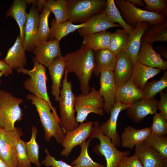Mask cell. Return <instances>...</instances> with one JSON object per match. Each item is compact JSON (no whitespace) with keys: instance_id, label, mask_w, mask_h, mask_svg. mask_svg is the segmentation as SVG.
Here are the masks:
<instances>
[{"instance_id":"6da1fadb","label":"cell","mask_w":167,"mask_h":167,"mask_svg":"<svg viewBox=\"0 0 167 167\" xmlns=\"http://www.w3.org/2000/svg\"><path fill=\"white\" fill-rule=\"evenodd\" d=\"M64 57L65 70L68 74H75L80 83V89L83 94L88 93L89 82L95 66V52L82 45L77 50L66 54Z\"/></svg>"},{"instance_id":"7a4b0ae2","label":"cell","mask_w":167,"mask_h":167,"mask_svg":"<svg viewBox=\"0 0 167 167\" xmlns=\"http://www.w3.org/2000/svg\"><path fill=\"white\" fill-rule=\"evenodd\" d=\"M26 99L30 100L36 108L45 131V140L49 142L53 137L58 143H61L66 133L60 125V118L56 109L32 94H28Z\"/></svg>"},{"instance_id":"3957f363","label":"cell","mask_w":167,"mask_h":167,"mask_svg":"<svg viewBox=\"0 0 167 167\" xmlns=\"http://www.w3.org/2000/svg\"><path fill=\"white\" fill-rule=\"evenodd\" d=\"M68 75L65 71L58 101L60 125L65 133L73 130L78 126L75 115L74 103L76 96L72 92L71 82L68 80Z\"/></svg>"},{"instance_id":"277c9868","label":"cell","mask_w":167,"mask_h":167,"mask_svg":"<svg viewBox=\"0 0 167 167\" xmlns=\"http://www.w3.org/2000/svg\"><path fill=\"white\" fill-rule=\"evenodd\" d=\"M114 1L125 21L132 27H135L143 22L151 25L162 24L167 22V15L142 10L128 0H115Z\"/></svg>"},{"instance_id":"5b68a950","label":"cell","mask_w":167,"mask_h":167,"mask_svg":"<svg viewBox=\"0 0 167 167\" xmlns=\"http://www.w3.org/2000/svg\"><path fill=\"white\" fill-rule=\"evenodd\" d=\"M100 123L96 120L93 122V129L90 138H96L100 144L96 145L93 152L100 156H103L106 161L105 167H118L121 160L124 157L129 156L130 152L118 150L111 142L110 138L105 135L100 130Z\"/></svg>"},{"instance_id":"8992f818","label":"cell","mask_w":167,"mask_h":167,"mask_svg":"<svg viewBox=\"0 0 167 167\" xmlns=\"http://www.w3.org/2000/svg\"><path fill=\"white\" fill-rule=\"evenodd\" d=\"M33 62L34 67L32 70L22 67L17 70L18 73L27 74L30 76L24 82V87L37 97L47 102L51 107H54L48 94L45 66L38 62L34 57L33 58Z\"/></svg>"},{"instance_id":"52a82bcc","label":"cell","mask_w":167,"mask_h":167,"mask_svg":"<svg viewBox=\"0 0 167 167\" xmlns=\"http://www.w3.org/2000/svg\"><path fill=\"white\" fill-rule=\"evenodd\" d=\"M68 20L72 23H85L93 16L103 12L107 0H66Z\"/></svg>"},{"instance_id":"ba28073f","label":"cell","mask_w":167,"mask_h":167,"mask_svg":"<svg viewBox=\"0 0 167 167\" xmlns=\"http://www.w3.org/2000/svg\"><path fill=\"white\" fill-rule=\"evenodd\" d=\"M104 100L99 91L94 86L91 88L87 94H79L75 97L74 108L77 112L76 119L80 123L86 120L88 115L93 113L104 114Z\"/></svg>"},{"instance_id":"9c48e42d","label":"cell","mask_w":167,"mask_h":167,"mask_svg":"<svg viewBox=\"0 0 167 167\" xmlns=\"http://www.w3.org/2000/svg\"><path fill=\"white\" fill-rule=\"evenodd\" d=\"M23 101L9 92L0 90V117L4 122L6 131L15 130V122L21 120L23 114L19 105Z\"/></svg>"},{"instance_id":"30bf717a","label":"cell","mask_w":167,"mask_h":167,"mask_svg":"<svg viewBox=\"0 0 167 167\" xmlns=\"http://www.w3.org/2000/svg\"><path fill=\"white\" fill-rule=\"evenodd\" d=\"M23 135L19 128L12 131L0 129V157L9 167H17L16 143Z\"/></svg>"},{"instance_id":"8fae6325","label":"cell","mask_w":167,"mask_h":167,"mask_svg":"<svg viewBox=\"0 0 167 167\" xmlns=\"http://www.w3.org/2000/svg\"><path fill=\"white\" fill-rule=\"evenodd\" d=\"M93 125V122L92 121L83 122L73 130L66 132L61 143L64 149L61 155L68 157L75 147L86 141L90 136Z\"/></svg>"},{"instance_id":"7c38bea8","label":"cell","mask_w":167,"mask_h":167,"mask_svg":"<svg viewBox=\"0 0 167 167\" xmlns=\"http://www.w3.org/2000/svg\"><path fill=\"white\" fill-rule=\"evenodd\" d=\"M32 4L25 26L23 44L26 51L32 52L39 43L38 27L40 14L36 5Z\"/></svg>"},{"instance_id":"4fadbf2b","label":"cell","mask_w":167,"mask_h":167,"mask_svg":"<svg viewBox=\"0 0 167 167\" xmlns=\"http://www.w3.org/2000/svg\"><path fill=\"white\" fill-rule=\"evenodd\" d=\"M100 88L99 90L104 100V111L110 113V110L115 104V100L118 88L113 71L105 70L100 74Z\"/></svg>"},{"instance_id":"5bb4252c","label":"cell","mask_w":167,"mask_h":167,"mask_svg":"<svg viewBox=\"0 0 167 167\" xmlns=\"http://www.w3.org/2000/svg\"><path fill=\"white\" fill-rule=\"evenodd\" d=\"M130 105L119 102L115 103L110 110L109 119L99 126L101 131L110 138L111 142L115 147L121 146L120 137L117 131V121L119 114L122 111Z\"/></svg>"},{"instance_id":"9a60e30c","label":"cell","mask_w":167,"mask_h":167,"mask_svg":"<svg viewBox=\"0 0 167 167\" xmlns=\"http://www.w3.org/2000/svg\"><path fill=\"white\" fill-rule=\"evenodd\" d=\"M59 42L57 39H54L39 42L32 52L36 59L48 67L56 58L62 55Z\"/></svg>"},{"instance_id":"2e32d148","label":"cell","mask_w":167,"mask_h":167,"mask_svg":"<svg viewBox=\"0 0 167 167\" xmlns=\"http://www.w3.org/2000/svg\"><path fill=\"white\" fill-rule=\"evenodd\" d=\"M158 101L157 99L155 98L139 100L126 109V115L133 122L139 123L148 115L156 113Z\"/></svg>"},{"instance_id":"e0dca14e","label":"cell","mask_w":167,"mask_h":167,"mask_svg":"<svg viewBox=\"0 0 167 167\" xmlns=\"http://www.w3.org/2000/svg\"><path fill=\"white\" fill-rule=\"evenodd\" d=\"M137 61L141 64L152 68L163 70L167 69V61L163 59L161 56L154 50L152 44L142 39Z\"/></svg>"},{"instance_id":"ac0fdd59","label":"cell","mask_w":167,"mask_h":167,"mask_svg":"<svg viewBox=\"0 0 167 167\" xmlns=\"http://www.w3.org/2000/svg\"><path fill=\"white\" fill-rule=\"evenodd\" d=\"M113 72V76L118 86L123 85L130 80L133 65L129 56L125 52L118 53Z\"/></svg>"},{"instance_id":"d6986e66","label":"cell","mask_w":167,"mask_h":167,"mask_svg":"<svg viewBox=\"0 0 167 167\" xmlns=\"http://www.w3.org/2000/svg\"><path fill=\"white\" fill-rule=\"evenodd\" d=\"M85 23V27L77 30L82 36L107 30L110 28L121 27L119 24L111 23L104 12L93 16Z\"/></svg>"},{"instance_id":"ffe728a7","label":"cell","mask_w":167,"mask_h":167,"mask_svg":"<svg viewBox=\"0 0 167 167\" xmlns=\"http://www.w3.org/2000/svg\"><path fill=\"white\" fill-rule=\"evenodd\" d=\"M23 41L19 35L17 36L12 46L8 49L6 57L2 60L12 69L24 67L27 60Z\"/></svg>"},{"instance_id":"44dd1931","label":"cell","mask_w":167,"mask_h":167,"mask_svg":"<svg viewBox=\"0 0 167 167\" xmlns=\"http://www.w3.org/2000/svg\"><path fill=\"white\" fill-rule=\"evenodd\" d=\"M135 153L138 156L143 167H166L160 155L144 141L135 147Z\"/></svg>"},{"instance_id":"7402d4cb","label":"cell","mask_w":167,"mask_h":167,"mask_svg":"<svg viewBox=\"0 0 167 167\" xmlns=\"http://www.w3.org/2000/svg\"><path fill=\"white\" fill-rule=\"evenodd\" d=\"M150 133L149 127L137 129L129 125L124 129L120 137L121 146L133 149L137 144L144 141Z\"/></svg>"},{"instance_id":"603a6c76","label":"cell","mask_w":167,"mask_h":167,"mask_svg":"<svg viewBox=\"0 0 167 167\" xmlns=\"http://www.w3.org/2000/svg\"><path fill=\"white\" fill-rule=\"evenodd\" d=\"M48 68L52 82L51 94L54 97L55 101H58L60 97L61 81L65 70L63 56L61 55L56 58Z\"/></svg>"},{"instance_id":"cb8c5ba5","label":"cell","mask_w":167,"mask_h":167,"mask_svg":"<svg viewBox=\"0 0 167 167\" xmlns=\"http://www.w3.org/2000/svg\"><path fill=\"white\" fill-rule=\"evenodd\" d=\"M145 98L142 90L138 88L131 80L118 87L115 102L131 105L136 101Z\"/></svg>"},{"instance_id":"d4e9b609","label":"cell","mask_w":167,"mask_h":167,"mask_svg":"<svg viewBox=\"0 0 167 167\" xmlns=\"http://www.w3.org/2000/svg\"><path fill=\"white\" fill-rule=\"evenodd\" d=\"M150 25L147 22H142L135 27L130 35L127 45L124 52L130 57L133 66L138 62V54L140 48L142 36Z\"/></svg>"},{"instance_id":"484cf974","label":"cell","mask_w":167,"mask_h":167,"mask_svg":"<svg viewBox=\"0 0 167 167\" xmlns=\"http://www.w3.org/2000/svg\"><path fill=\"white\" fill-rule=\"evenodd\" d=\"M27 4L26 0H14L10 8L6 12V18H13L18 24L20 30L19 35L23 42L28 14L26 11Z\"/></svg>"},{"instance_id":"4316f807","label":"cell","mask_w":167,"mask_h":167,"mask_svg":"<svg viewBox=\"0 0 167 167\" xmlns=\"http://www.w3.org/2000/svg\"><path fill=\"white\" fill-rule=\"evenodd\" d=\"M161 71L159 69L152 68L138 62L133 66L130 80L138 88L142 90L149 79Z\"/></svg>"},{"instance_id":"83f0119b","label":"cell","mask_w":167,"mask_h":167,"mask_svg":"<svg viewBox=\"0 0 167 167\" xmlns=\"http://www.w3.org/2000/svg\"><path fill=\"white\" fill-rule=\"evenodd\" d=\"M116 61V56L107 49H101L96 52L93 74L97 76L105 70L113 71Z\"/></svg>"},{"instance_id":"f1b7e54d","label":"cell","mask_w":167,"mask_h":167,"mask_svg":"<svg viewBox=\"0 0 167 167\" xmlns=\"http://www.w3.org/2000/svg\"><path fill=\"white\" fill-rule=\"evenodd\" d=\"M112 32L105 30L83 36L82 45L89 47L95 52L107 49L109 44Z\"/></svg>"},{"instance_id":"f546056e","label":"cell","mask_w":167,"mask_h":167,"mask_svg":"<svg viewBox=\"0 0 167 167\" xmlns=\"http://www.w3.org/2000/svg\"><path fill=\"white\" fill-rule=\"evenodd\" d=\"M51 24V27L48 39L49 41L57 39L60 41L68 34L85 25V23L75 24L68 20L62 23H57L55 19L52 20Z\"/></svg>"},{"instance_id":"4dcf8cb0","label":"cell","mask_w":167,"mask_h":167,"mask_svg":"<svg viewBox=\"0 0 167 167\" xmlns=\"http://www.w3.org/2000/svg\"><path fill=\"white\" fill-rule=\"evenodd\" d=\"M141 39L152 44L155 42H167V22L162 24L150 25Z\"/></svg>"},{"instance_id":"1f68e13d","label":"cell","mask_w":167,"mask_h":167,"mask_svg":"<svg viewBox=\"0 0 167 167\" xmlns=\"http://www.w3.org/2000/svg\"><path fill=\"white\" fill-rule=\"evenodd\" d=\"M43 8H46L54 15L57 23L68 20V13L66 0H44Z\"/></svg>"},{"instance_id":"d6a6232c","label":"cell","mask_w":167,"mask_h":167,"mask_svg":"<svg viewBox=\"0 0 167 167\" xmlns=\"http://www.w3.org/2000/svg\"><path fill=\"white\" fill-rule=\"evenodd\" d=\"M104 12L109 20L112 23H118L124 30L129 35L131 34L135 27H132L125 21L117 7L114 0H107Z\"/></svg>"},{"instance_id":"836d02e7","label":"cell","mask_w":167,"mask_h":167,"mask_svg":"<svg viewBox=\"0 0 167 167\" xmlns=\"http://www.w3.org/2000/svg\"><path fill=\"white\" fill-rule=\"evenodd\" d=\"M130 35L123 29H118L112 33L107 49L115 56L123 52L127 45Z\"/></svg>"},{"instance_id":"e575fe53","label":"cell","mask_w":167,"mask_h":167,"mask_svg":"<svg viewBox=\"0 0 167 167\" xmlns=\"http://www.w3.org/2000/svg\"><path fill=\"white\" fill-rule=\"evenodd\" d=\"M144 142L159 153L165 166L167 167V137L166 135L160 136L150 133Z\"/></svg>"},{"instance_id":"d590c367","label":"cell","mask_w":167,"mask_h":167,"mask_svg":"<svg viewBox=\"0 0 167 167\" xmlns=\"http://www.w3.org/2000/svg\"><path fill=\"white\" fill-rule=\"evenodd\" d=\"M92 139L89 138L87 141L81 144L79 155L70 164V165L77 167H105L104 165L94 162L89 156L88 148Z\"/></svg>"},{"instance_id":"8d00e7d4","label":"cell","mask_w":167,"mask_h":167,"mask_svg":"<svg viewBox=\"0 0 167 167\" xmlns=\"http://www.w3.org/2000/svg\"><path fill=\"white\" fill-rule=\"evenodd\" d=\"M167 87V71H165L162 76L158 80L147 82L142 90L145 98H154L156 95Z\"/></svg>"},{"instance_id":"74e56055","label":"cell","mask_w":167,"mask_h":167,"mask_svg":"<svg viewBox=\"0 0 167 167\" xmlns=\"http://www.w3.org/2000/svg\"><path fill=\"white\" fill-rule=\"evenodd\" d=\"M31 131L30 140L25 142L27 154L31 163L34 164L37 167H41L39 160V145L36 140L38 131L35 126H32Z\"/></svg>"},{"instance_id":"f35d334b","label":"cell","mask_w":167,"mask_h":167,"mask_svg":"<svg viewBox=\"0 0 167 167\" xmlns=\"http://www.w3.org/2000/svg\"><path fill=\"white\" fill-rule=\"evenodd\" d=\"M50 13L49 10L44 8L40 15L38 27L39 42L47 41L48 39L50 32L48 19Z\"/></svg>"},{"instance_id":"ab89813d","label":"cell","mask_w":167,"mask_h":167,"mask_svg":"<svg viewBox=\"0 0 167 167\" xmlns=\"http://www.w3.org/2000/svg\"><path fill=\"white\" fill-rule=\"evenodd\" d=\"M17 167H31L26 148L25 142L19 138L16 143Z\"/></svg>"},{"instance_id":"60d3db41","label":"cell","mask_w":167,"mask_h":167,"mask_svg":"<svg viewBox=\"0 0 167 167\" xmlns=\"http://www.w3.org/2000/svg\"><path fill=\"white\" fill-rule=\"evenodd\" d=\"M149 128L151 134L165 135L167 134V120L161 113L156 112L153 117L152 123Z\"/></svg>"},{"instance_id":"b9f144b4","label":"cell","mask_w":167,"mask_h":167,"mask_svg":"<svg viewBox=\"0 0 167 167\" xmlns=\"http://www.w3.org/2000/svg\"><path fill=\"white\" fill-rule=\"evenodd\" d=\"M145 10L161 15H167V0H144Z\"/></svg>"},{"instance_id":"7bdbcfd3","label":"cell","mask_w":167,"mask_h":167,"mask_svg":"<svg viewBox=\"0 0 167 167\" xmlns=\"http://www.w3.org/2000/svg\"><path fill=\"white\" fill-rule=\"evenodd\" d=\"M45 151L46 154L45 158L41 163L45 166L49 167H77L67 164L62 160H57L55 158L51 155L48 150L45 148Z\"/></svg>"},{"instance_id":"ee69618b","label":"cell","mask_w":167,"mask_h":167,"mask_svg":"<svg viewBox=\"0 0 167 167\" xmlns=\"http://www.w3.org/2000/svg\"><path fill=\"white\" fill-rule=\"evenodd\" d=\"M118 167H143L139 158L135 153L131 156H127L121 160Z\"/></svg>"},{"instance_id":"f6af8a7d","label":"cell","mask_w":167,"mask_h":167,"mask_svg":"<svg viewBox=\"0 0 167 167\" xmlns=\"http://www.w3.org/2000/svg\"><path fill=\"white\" fill-rule=\"evenodd\" d=\"M159 94L160 99L157 104V109L167 120V93L161 91Z\"/></svg>"},{"instance_id":"bcb514c9","label":"cell","mask_w":167,"mask_h":167,"mask_svg":"<svg viewBox=\"0 0 167 167\" xmlns=\"http://www.w3.org/2000/svg\"><path fill=\"white\" fill-rule=\"evenodd\" d=\"M0 72L3 73L5 77L8 76L13 72V69L10 67L8 65L2 60L0 59Z\"/></svg>"},{"instance_id":"7dc6e473","label":"cell","mask_w":167,"mask_h":167,"mask_svg":"<svg viewBox=\"0 0 167 167\" xmlns=\"http://www.w3.org/2000/svg\"><path fill=\"white\" fill-rule=\"evenodd\" d=\"M157 49L158 52V54L161 56H162L167 59V48L165 47L162 46H158Z\"/></svg>"},{"instance_id":"c3c4849f","label":"cell","mask_w":167,"mask_h":167,"mask_svg":"<svg viewBox=\"0 0 167 167\" xmlns=\"http://www.w3.org/2000/svg\"><path fill=\"white\" fill-rule=\"evenodd\" d=\"M131 3L134 5H137L139 6L144 7L145 3L142 0H128Z\"/></svg>"},{"instance_id":"681fc988","label":"cell","mask_w":167,"mask_h":167,"mask_svg":"<svg viewBox=\"0 0 167 167\" xmlns=\"http://www.w3.org/2000/svg\"><path fill=\"white\" fill-rule=\"evenodd\" d=\"M0 167H9L0 157Z\"/></svg>"},{"instance_id":"f907efd6","label":"cell","mask_w":167,"mask_h":167,"mask_svg":"<svg viewBox=\"0 0 167 167\" xmlns=\"http://www.w3.org/2000/svg\"><path fill=\"white\" fill-rule=\"evenodd\" d=\"M5 126L4 122L2 119L0 117V129L4 128Z\"/></svg>"},{"instance_id":"816d5d0a","label":"cell","mask_w":167,"mask_h":167,"mask_svg":"<svg viewBox=\"0 0 167 167\" xmlns=\"http://www.w3.org/2000/svg\"><path fill=\"white\" fill-rule=\"evenodd\" d=\"M2 75H3V73L1 72H0V83H1L0 78Z\"/></svg>"},{"instance_id":"f5cc1de1","label":"cell","mask_w":167,"mask_h":167,"mask_svg":"<svg viewBox=\"0 0 167 167\" xmlns=\"http://www.w3.org/2000/svg\"><path fill=\"white\" fill-rule=\"evenodd\" d=\"M1 54H2V53H1V52H0V56L1 55Z\"/></svg>"},{"instance_id":"db71d44e","label":"cell","mask_w":167,"mask_h":167,"mask_svg":"<svg viewBox=\"0 0 167 167\" xmlns=\"http://www.w3.org/2000/svg\"><path fill=\"white\" fill-rule=\"evenodd\" d=\"M161 167H165L163 165Z\"/></svg>"},{"instance_id":"11a10c76","label":"cell","mask_w":167,"mask_h":167,"mask_svg":"<svg viewBox=\"0 0 167 167\" xmlns=\"http://www.w3.org/2000/svg\"></svg>"}]
</instances>
